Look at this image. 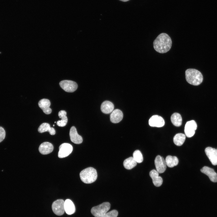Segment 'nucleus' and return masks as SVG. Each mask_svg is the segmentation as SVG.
<instances>
[{
	"instance_id": "nucleus-18",
	"label": "nucleus",
	"mask_w": 217,
	"mask_h": 217,
	"mask_svg": "<svg viewBox=\"0 0 217 217\" xmlns=\"http://www.w3.org/2000/svg\"><path fill=\"white\" fill-rule=\"evenodd\" d=\"M114 108V105L111 102L105 101L103 102L101 106L102 112L105 114H108L112 112Z\"/></svg>"
},
{
	"instance_id": "nucleus-23",
	"label": "nucleus",
	"mask_w": 217,
	"mask_h": 217,
	"mask_svg": "<svg viewBox=\"0 0 217 217\" xmlns=\"http://www.w3.org/2000/svg\"><path fill=\"white\" fill-rule=\"evenodd\" d=\"M165 161L166 165L170 168L176 166L178 163V160L177 157L170 155L166 156Z\"/></svg>"
},
{
	"instance_id": "nucleus-1",
	"label": "nucleus",
	"mask_w": 217,
	"mask_h": 217,
	"mask_svg": "<svg viewBox=\"0 0 217 217\" xmlns=\"http://www.w3.org/2000/svg\"><path fill=\"white\" fill-rule=\"evenodd\" d=\"M172 41L166 33H162L159 35L153 42L155 50L159 53H165L171 48Z\"/></svg>"
},
{
	"instance_id": "nucleus-21",
	"label": "nucleus",
	"mask_w": 217,
	"mask_h": 217,
	"mask_svg": "<svg viewBox=\"0 0 217 217\" xmlns=\"http://www.w3.org/2000/svg\"><path fill=\"white\" fill-rule=\"evenodd\" d=\"M67 113L65 111L61 110L58 113V116L61 120L58 121L57 124L58 126L63 127L65 126L68 122V118L66 116Z\"/></svg>"
},
{
	"instance_id": "nucleus-19",
	"label": "nucleus",
	"mask_w": 217,
	"mask_h": 217,
	"mask_svg": "<svg viewBox=\"0 0 217 217\" xmlns=\"http://www.w3.org/2000/svg\"><path fill=\"white\" fill-rule=\"evenodd\" d=\"M38 131L40 133L48 131L51 135H54L55 134L54 128L51 127L49 124L46 123H43L40 125L38 128Z\"/></svg>"
},
{
	"instance_id": "nucleus-27",
	"label": "nucleus",
	"mask_w": 217,
	"mask_h": 217,
	"mask_svg": "<svg viewBox=\"0 0 217 217\" xmlns=\"http://www.w3.org/2000/svg\"><path fill=\"white\" fill-rule=\"evenodd\" d=\"M118 215V211L115 210H113L107 212L102 217H117Z\"/></svg>"
},
{
	"instance_id": "nucleus-16",
	"label": "nucleus",
	"mask_w": 217,
	"mask_h": 217,
	"mask_svg": "<svg viewBox=\"0 0 217 217\" xmlns=\"http://www.w3.org/2000/svg\"><path fill=\"white\" fill-rule=\"evenodd\" d=\"M123 116V113L121 110L119 109H115L110 114V121L113 123H118L122 120Z\"/></svg>"
},
{
	"instance_id": "nucleus-5",
	"label": "nucleus",
	"mask_w": 217,
	"mask_h": 217,
	"mask_svg": "<svg viewBox=\"0 0 217 217\" xmlns=\"http://www.w3.org/2000/svg\"><path fill=\"white\" fill-rule=\"evenodd\" d=\"M59 85L64 90L69 93L74 92L78 87L77 84L76 82L68 80L61 81L59 83Z\"/></svg>"
},
{
	"instance_id": "nucleus-29",
	"label": "nucleus",
	"mask_w": 217,
	"mask_h": 217,
	"mask_svg": "<svg viewBox=\"0 0 217 217\" xmlns=\"http://www.w3.org/2000/svg\"><path fill=\"white\" fill-rule=\"evenodd\" d=\"M119 0L123 2H127L129 0Z\"/></svg>"
},
{
	"instance_id": "nucleus-26",
	"label": "nucleus",
	"mask_w": 217,
	"mask_h": 217,
	"mask_svg": "<svg viewBox=\"0 0 217 217\" xmlns=\"http://www.w3.org/2000/svg\"><path fill=\"white\" fill-rule=\"evenodd\" d=\"M133 157L137 163H140L143 161V155L139 150H136L134 152Z\"/></svg>"
},
{
	"instance_id": "nucleus-25",
	"label": "nucleus",
	"mask_w": 217,
	"mask_h": 217,
	"mask_svg": "<svg viewBox=\"0 0 217 217\" xmlns=\"http://www.w3.org/2000/svg\"><path fill=\"white\" fill-rule=\"evenodd\" d=\"M171 122L175 126L179 127L182 124V119L181 115L178 113H175L171 116Z\"/></svg>"
},
{
	"instance_id": "nucleus-8",
	"label": "nucleus",
	"mask_w": 217,
	"mask_h": 217,
	"mask_svg": "<svg viewBox=\"0 0 217 217\" xmlns=\"http://www.w3.org/2000/svg\"><path fill=\"white\" fill-rule=\"evenodd\" d=\"M197 128V124L194 120L187 121L184 127V132L186 136L188 137H193L195 133V131Z\"/></svg>"
},
{
	"instance_id": "nucleus-7",
	"label": "nucleus",
	"mask_w": 217,
	"mask_h": 217,
	"mask_svg": "<svg viewBox=\"0 0 217 217\" xmlns=\"http://www.w3.org/2000/svg\"><path fill=\"white\" fill-rule=\"evenodd\" d=\"M73 150V147L71 145L68 143H63L59 147V151L58 156L60 158H64L69 155Z\"/></svg>"
},
{
	"instance_id": "nucleus-11",
	"label": "nucleus",
	"mask_w": 217,
	"mask_h": 217,
	"mask_svg": "<svg viewBox=\"0 0 217 217\" xmlns=\"http://www.w3.org/2000/svg\"><path fill=\"white\" fill-rule=\"evenodd\" d=\"M149 124L152 127H161L164 125L165 121L162 117L155 115L152 116L150 118Z\"/></svg>"
},
{
	"instance_id": "nucleus-31",
	"label": "nucleus",
	"mask_w": 217,
	"mask_h": 217,
	"mask_svg": "<svg viewBox=\"0 0 217 217\" xmlns=\"http://www.w3.org/2000/svg\"></svg>"
},
{
	"instance_id": "nucleus-9",
	"label": "nucleus",
	"mask_w": 217,
	"mask_h": 217,
	"mask_svg": "<svg viewBox=\"0 0 217 217\" xmlns=\"http://www.w3.org/2000/svg\"><path fill=\"white\" fill-rule=\"evenodd\" d=\"M155 164L156 171L159 173H163L166 168V164L164 158L159 155L156 156L155 160Z\"/></svg>"
},
{
	"instance_id": "nucleus-4",
	"label": "nucleus",
	"mask_w": 217,
	"mask_h": 217,
	"mask_svg": "<svg viewBox=\"0 0 217 217\" xmlns=\"http://www.w3.org/2000/svg\"><path fill=\"white\" fill-rule=\"evenodd\" d=\"M110 208V204L109 203H103L93 207L91 209V212L95 217H102L107 212Z\"/></svg>"
},
{
	"instance_id": "nucleus-3",
	"label": "nucleus",
	"mask_w": 217,
	"mask_h": 217,
	"mask_svg": "<svg viewBox=\"0 0 217 217\" xmlns=\"http://www.w3.org/2000/svg\"><path fill=\"white\" fill-rule=\"evenodd\" d=\"M80 176L82 182L86 184H90L96 180L97 174L95 168L90 167L82 170L80 173Z\"/></svg>"
},
{
	"instance_id": "nucleus-6",
	"label": "nucleus",
	"mask_w": 217,
	"mask_h": 217,
	"mask_svg": "<svg viewBox=\"0 0 217 217\" xmlns=\"http://www.w3.org/2000/svg\"><path fill=\"white\" fill-rule=\"evenodd\" d=\"M64 201L62 199L58 200L53 202L52 209L55 214L58 215L63 214L64 212Z\"/></svg>"
},
{
	"instance_id": "nucleus-14",
	"label": "nucleus",
	"mask_w": 217,
	"mask_h": 217,
	"mask_svg": "<svg viewBox=\"0 0 217 217\" xmlns=\"http://www.w3.org/2000/svg\"><path fill=\"white\" fill-rule=\"evenodd\" d=\"M50 105V101L47 99H42L40 100L38 102L39 107L46 114H49L52 112V109L49 107Z\"/></svg>"
},
{
	"instance_id": "nucleus-20",
	"label": "nucleus",
	"mask_w": 217,
	"mask_h": 217,
	"mask_svg": "<svg viewBox=\"0 0 217 217\" xmlns=\"http://www.w3.org/2000/svg\"><path fill=\"white\" fill-rule=\"evenodd\" d=\"M64 208L65 212L68 215L73 214L75 211V207L74 204L69 199H67L64 201Z\"/></svg>"
},
{
	"instance_id": "nucleus-13",
	"label": "nucleus",
	"mask_w": 217,
	"mask_h": 217,
	"mask_svg": "<svg viewBox=\"0 0 217 217\" xmlns=\"http://www.w3.org/2000/svg\"><path fill=\"white\" fill-rule=\"evenodd\" d=\"M69 135L71 140L72 142L77 144H80L82 142V137L78 134L75 127L73 126L71 127Z\"/></svg>"
},
{
	"instance_id": "nucleus-10",
	"label": "nucleus",
	"mask_w": 217,
	"mask_h": 217,
	"mask_svg": "<svg viewBox=\"0 0 217 217\" xmlns=\"http://www.w3.org/2000/svg\"><path fill=\"white\" fill-rule=\"evenodd\" d=\"M205 153L212 164L217 165V149L210 147H206L205 150Z\"/></svg>"
},
{
	"instance_id": "nucleus-22",
	"label": "nucleus",
	"mask_w": 217,
	"mask_h": 217,
	"mask_svg": "<svg viewBox=\"0 0 217 217\" xmlns=\"http://www.w3.org/2000/svg\"><path fill=\"white\" fill-rule=\"evenodd\" d=\"M137 162L133 157H129L126 159L123 162V165L126 169L130 170L135 167Z\"/></svg>"
},
{
	"instance_id": "nucleus-30",
	"label": "nucleus",
	"mask_w": 217,
	"mask_h": 217,
	"mask_svg": "<svg viewBox=\"0 0 217 217\" xmlns=\"http://www.w3.org/2000/svg\"><path fill=\"white\" fill-rule=\"evenodd\" d=\"M53 126H54V124H53Z\"/></svg>"
},
{
	"instance_id": "nucleus-24",
	"label": "nucleus",
	"mask_w": 217,
	"mask_h": 217,
	"mask_svg": "<svg viewBox=\"0 0 217 217\" xmlns=\"http://www.w3.org/2000/svg\"><path fill=\"white\" fill-rule=\"evenodd\" d=\"M186 136L183 134L179 133L176 134L173 138V142L177 146L182 145L185 141Z\"/></svg>"
},
{
	"instance_id": "nucleus-28",
	"label": "nucleus",
	"mask_w": 217,
	"mask_h": 217,
	"mask_svg": "<svg viewBox=\"0 0 217 217\" xmlns=\"http://www.w3.org/2000/svg\"><path fill=\"white\" fill-rule=\"evenodd\" d=\"M5 132L4 129L0 126V142L2 141L5 138Z\"/></svg>"
},
{
	"instance_id": "nucleus-17",
	"label": "nucleus",
	"mask_w": 217,
	"mask_h": 217,
	"mask_svg": "<svg viewBox=\"0 0 217 217\" xmlns=\"http://www.w3.org/2000/svg\"><path fill=\"white\" fill-rule=\"evenodd\" d=\"M159 173L155 169L151 170L149 174L153 184L157 187L161 186L163 182L162 178L159 176Z\"/></svg>"
},
{
	"instance_id": "nucleus-12",
	"label": "nucleus",
	"mask_w": 217,
	"mask_h": 217,
	"mask_svg": "<svg viewBox=\"0 0 217 217\" xmlns=\"http://www.w3.org/2000/svg\"><path fill=\"white\" fill-rule=\"evenodd\" d=\"M200 171L207 175L211 181L214 182H217V173L213 169L204 166L201 169Z\"/></svg>"
},
{
	"instance_id": "nucleus-15",
	"label": "nucleus",
	"mask_w": 217,
	"mask_h": 217,
	"mask_svg": "<svg viewBox=\"0 0 217 217\" xmlns=\"http://www.w3.org/2000/svg\"><path fill=\"white\" fill-rule=\"evenodd\" d=\"M53 146L49 142H44L41 144L39 147L40 153L43 155H46L51 153L53 150Z\"/></svg>"
},
{
	"instance_id": "nucleus-2",
	"label": "nucleus",
	"mask_w": 217,
	"mask_h": 217,
	"mask_svg": "<svg viewBox=\"0 0 217 217\" xmlns=\"http://www.w3.org/2000/svg\"><path fill=\"white\" fill-rule=\"evenodd\" d=\"M186 79L189 84L195 86L199 85L202 82L203 76L201 73L194 69H188L185 72Z\"/></svg>"
}]
</instances>
